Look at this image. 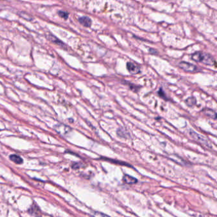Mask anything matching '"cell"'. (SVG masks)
<instances>
[{
  "label": "cell",
  "instance_id": "7c38bea8",
  "mask_svg": "<svg viewBox=\"0 0 217 217\" xmlns=\"http://www.w3.org/2000/svg\"><path fill=\"white\" fill-rule=\"evenodd\" d=\"M186 104L189 107H192L196 104V99L194 97H190L185 101Z\"/></svg>",
  "mask_w": 217,
  "mask_h": 217
},
{
  "label": "cell",
  "instance_id": "5bb4252c",
  "mask_svg": "<svg viewBox=\"0 0 217 217\" xmlns=\"http://www.w3.org/2000/svg\"><path fill=\"white\" fill-rule=\"evenodd\" d=\"M58 14H59V15L61 17H62V18L65 19V20L68 19V16H69V14L67 12L63 11V10H60V11H59L58 12Z\"/></svg>",
  "mask_w": 217,
  "mask_h": 217
},
{
  "label": "cell",
  "instance_id": "ac0fdd59",
  "mask_svg": "<svg viewBox=\"0 0 217 217\" xmlns=\"http://www.w3.org/2000/svg\"><path fill=\"white\" fill-rule=\"evenodd\" d=\"M149 51H150V52L151 53V54H156L157 52V50H154V49H153V48H150V50H149Z\"/></svg>",
  "mask_w": 217,
  "mask_h": 217
},
{
  "label": "cell",
  "instance_id": "52a82bcc",
  "mask_svg": "<svg viewBox=\"0 0 217 217\" xmlns=\"http://www.w3.org/2000/svg\"><path fill=\"white\" fill-rule=\"evenodd\" d=\"M123 182L126 184H128V185H132V184H135L136 183H137L138 180L135 178L131 177V176H129L128 174H126V175L123 176Z\"/></svg>",
  "mask_w": 217,
  "mask_h": 217
},
{
  "label": "cell",
  "instance_id": "7a4b0ae2",
  "mask_svg": "<svg viewBox=\"0 0 217 217\" xmlns=\"http://www.w3.org/2000/svg\"><path fill=\"white\" fill-rule=\"evenodd\" d=\"M179 66L185 71L189 72V73H195L198 71V68L197 66L187 62L182 61L179 64Z\"/></svg>",
  "mask_w": 217,
  "mask_h": 217
},
{
  "label": "cell",
  "instance_id": "8fae6325",
  "mask_svg": "<svg viewBox=\"0 0 217 217\" xmlns=\"http://www.w3.org/2000/svg\"><path fill=\"white\" fill-rule=\"evenodd\" d=\"M117 134H118V136H120V138H127V137L129 136V133L122 129H118Z\"/></svg>",
  "mask_w": 217,
  "mask_h": 217
},
{
  "label": "cell",
  "instance_id": "277c9868",
  "mask_svg": "<svg viewBox=\"0 0 217 217\" xmlns=\"http://www.w3.org/2000/svg\"><path fill=\"white\" fill-rule=\"evenodd\" d=\"M127 69L129 73L132 75H136L140 73V67L132 62H129L127 63Z\"/></svg>",
  "mask_w": 217,
  "mask_h": 217
},
{
  "label": "cell",
  "instance_id": "5b68a950",
  "mask_svg": "<svg viewBox=\"0 0 217 217\" xmlns=\"http://www.w3.org/2000/svg\"><path fill=\"white\" fill-rule=\"evenodd\" d=\"M78 21L81 25H83L84 26L87 27H90L91 24H92L91 19L89 17H87V16L80 17L78 19Z\"/></svg>",
  "mask_w": 217,
  "mask_h": 217
},
{
  "label": "cell",
  "instance_id": "4fadbf2b",
  "mask_svg": "<svg viewBox=\"0 0 217 217\" xmlns=\"http://www.w3.org/2000/svg\"><path fill=\"white\" fill-rule=\"evenodd\" d=\"M50 40L52 42H53L54 43L57 44L58 45H60V46H62V47H64L65 46V44L61 42V40H59V39H57V38H56L55 36H54V35H50Z\"/></svg>",
  "mask_w": 217,
  "mask_h": 217
},
{
  "label": "cell",
  "instance_id": "9a60e30c",
  "mask_svg": "<svg viewBox=\"0 0 217 217\" xmlns=\"http://www.w3.org/2000/svg\"><path fill=\"white\" fill-rule=\"evenodd\" d=\"M158 95H159L161 98H162V99H165V100H168L167 96H166V94H165L164 91L162 90V88H161V89L159 90V91H158Z\"/></svg>",
  "mask_w": 217,
  "mask_h": 217
},
{
  "label": "cell",
  "instance_id": "ba28073f",
  "mask_svg": "<svg viewBox=\"0 0 217 217\" xmlns=\"http://www.w3.org/2000/svg\"><path fill=\"white\" fill-rule=\"evenodd\" d=\"M10 159L12 161H13L14 162H15V164H22L23 162V159L21 157L17 156V155H15V154L11 155V156H10Z\"/></svg>",
  "mask_w": 217,
  "mask_h": 217
},
{
  "label": "cell",
  "instance_id": "30bf717a",
  "mask_svg": "<svg viewBox=\"0 0 217 217\" xmlns=\"http://www.w3.org/2000/svg\"><path fill=\"white\" fill-rule=\"evenodd\" d=\"M203 112L207 116L213 119L214 120H216V113L213 110H210V109H206V110H204L203 111Z\"/></svg>",
  "mask_w": 217,
  "mask_h": 217
},
{
  "label": "cell",
  "instance_id": "2e32d148",
  "mask_svg": "<svg viewBox=\"0 0 217 217\" xmlns=\"http://www.w3.org/2000/svg\"><path fill=\"white\" fill-rule=\"evenodd\" d=\"M129 87L130 89L133 90L134 92H138V91L140 90V86H136L135 85H134V84H129Z\"/></svg>",
  "mask_w": 217,
  "mask_h": 217
},
{
  "label": "cell",
  "instance_id": "3957f363",
  "mask_svg": "<svg viewBox=\"0 0 217 217\" xmlns=\"http://www.w3.org/2000/svg\"><path fill=\"white\" fill-rule=\"evenodd\" d=\"M190 136L194 139L196 141H198V142H200L201 143L203 144H205V145L206 146H209L210 145V143H209V141L208 140L205 138V137L200 135V134H198V133H196L194 131H191L190 132Z\"/></svg>",
  "mask_w": 217,
  "mask_h": 217
},
{
  "label": "cell",
  "instance_id": "8992f818",
  "mask_svg": "<svg viewBox=\"0 0 217 217\" xmlns=\"http://www.w3.org/2000/svg\"><path fill=\"white\" fill-rule=\"evenodd\" d=\"M71 129L68 126H66L65 125H63V124H62V125H60V126H57V128H56V131L61 134H63V135H64V134H66L68 133H69L70 131H71Z\"/></svg>",
  "mask_w": 217,
  "mask_h": 217
},
{
  "label": "cell",
  "instance_id": "9c48e42d",
  "mask_svg": "<svg viewBox=\"0 0 217 217\" xmlns=\"http://www.w3.org/2000/svg\"><path fill=\"white\" fill-rule=\"evenodd\" d=\"M29 213L31 215H33L35 216H40V211L39 210V208H38V206L35 205V206H32L31 208L29 210Z\"/></svg>",
  "mask_w": 217,
  "mask_h": 217
},
{
  "label": "cell",
  "instance_id": "e0dca14e",
  "mask_svg": "<svg viewBox=\"0 0 217 217\" xmlns=\"http://www.w3.org/2000/svg\"><path fill=\"white\" fill-rule=\"evenodd\" d=\"M94 215H95V217H109L108 216L102 214L101 213H99V212H96Z\"/></svg>",
  "mask_w": 217,
  "mask_h": 217
},
{
  "label": "cell",
  "instance_id": "6da1fadb",
  "mask_svg": "<svg viewBox=\"0 0 217 217\" xmlns=\"http://www.w3.org/2000/svg\"><path fill=\"white\" fill-rule=\"evenodd\" d=\"M191 59L198 63H202L206 65L216 66V62L214 58L210 54L202 52H196L191 55Z\"/></svg>",
  "mask_w": 217,
  "mask_h": 217
}]
</instances>
